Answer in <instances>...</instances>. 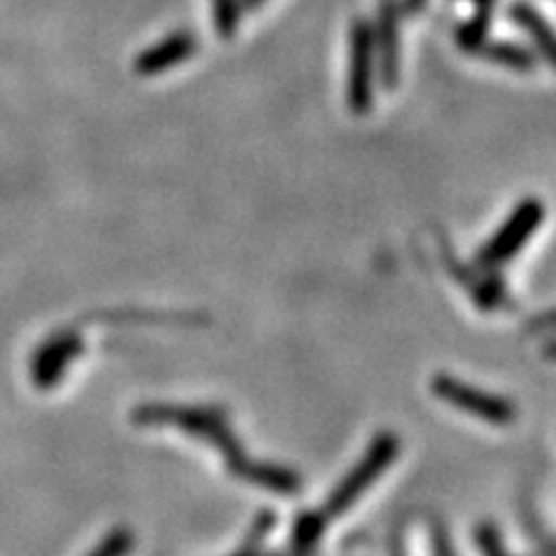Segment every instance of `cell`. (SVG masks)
<instances>
[{
  "mask_svg": "<svg viewBox=\"0 0 556 556\" xmlns=\"http://www.w3.org/2000/svg\"><path fill=\"white\" fill-rule=\"evenodd\" d=\"M131 544H135V536H131L129 528H116L90 556H127L131 552Z\"/></svg>",
  "mask_w": 556,
  "mask_h": 556,
  "instance_id": "8fae6325",
  "label": "cell"
},
{
  "mask_svg": "<svg viewBox=\"0 0 556 556\" xmlns=\"http://www.w3.org/2000/svg\"><path fill=\"white\" fill-rule=\"evenodd\" d=\"M397 456H400V438L397 435L384 430V433H379L377 438H374L371 446H368L366 454L361 456V462L351 471H348L343 479H340L336 490L330 492V497L325 500L323 510L319 513L328 518V523L330 520L343 516L351 505H356L358 497L364 495L368 486H371L381 475H384V469L389 467V464L397 462Z\"/></svg>",
  "mask_w": 556,
  "mask_h": 556,
  "instance_id": "7a4b0ae2",
  "label": "cell"
},
{
  "mask_svg": "<svg viewBox=\"0 0 556 556\" xmlns=\"http://www.w3.org/2000/svg\"><path fill=\"white\" fill-rule=\"evenodd\" d=\"M374 39L368 26L361 21L353 29V67H351V83H348V106L353 114H366L374 101Z\"/></svg>",
  "mask_w": 556,
  "mask_h": 556,
  "instance_id": "5b68a950",
  "label": "cell"
},
{
  "mask_svg": "<svg viewBox=\"0 0 556 556\" xmlns=\"http://www.w3.org/2000/svg\"><path fill=\"white\" fill-rule=\"evenodd\" d=\"M238 0H214V13H217V26L222 34H232L238 24Z\"/></svg>",
  "mask_w": 556,
  "mask_h": 556,
  "instance_id": "7c38bea8",
  "label": "cell"
},
{
  "mask_svg": "<svg viewBox=\"0 0 556 556\" xmlns=\"http://www.w3.org/2000/svg\"><path fill=\"white\" fill-rule=\"evenodd\" d=\"M546 358H556V343L546 345Z\"/></svg>",
  "mask_w": 556,
  "mask_h": 556,
  "instance_id": "2e32d148",
  "label": "cell"
},
{
  "mask_svg": "<svg viewBox=\"0 0 556 556\" xmlns=\"http://www.w3.org/2000/svg\"><path fill=\"white\" fill-rule=\"evenodd\" d=\"M510 16L523 29L528 37L536 41L541 54L548 60V65L556 67V31L546 24V18L539 11H533L528 3H516L510 9Z\"/></svg>",
  "mask_w": 556,
  "mask_h": 556,
  "instance_id": "52a82bcc",
  "label": "cell"
},
{
  "mask_svg": "<svg viewBox=\"0 0 556 556\" xmlns=\"http://www.w3.org/2000/svg\"><path fill=\"white\" fill-rule=\"evenodd\" d=\"M528 330H533V332L556 330V309H554V312H546V315H541V317H536V319H531V325H528Z\"/></svg>",
  "mask_w": 556,
  "mask_h": 556,
  "instance_id": "5bb4252c",
  "label": "cell"
},
{
  "mask_svg": "<svg viewBox=\"0 0 556 556\" xmlns=\"http://www.w3.org/2000/svg\"><path fill=\"white\" fill-rule=\"evenodd\" d=\"M430 389L438 400H443L451 407L464 409L471 417L490 422V426H510L516 420V407L510 405L505 397L497 394H486L484 389H477L467 384V381L448 377V374H438L430 381Z\"/></svg>",
  "mask_w": 556,
  "mask_h": 556,
  "instance_id": "277c9868",
  "label": "cell"
},
{
  "mask_svg": "<svg viewBox=\"0 0 556 556\" xmlns=\"http://www.w3.org/2000/svg\"><path fill=\"white\" fill-rule=\"evenodd\" d=\"M477 3H479V5H482V9H490V5H492V3H495V0H477Z\"/></svg>",
  "mask_w": 556,
  "mask_h": 556,
  "instance_id": "e0dca14e",
  "label": "cell"
},
{
  "mask_svg": "<svg viewBox=\"0 0 556 556\" xmlns=\"http://www.w3.org/2000/svg\"><path fill=\"white\" fill-rule=\"evenodd\" d=\"M430 536H433V552H435V556H456L454 554V546H451V541H448L446 528H443L441 523H435L433 531H430Z\"/></svg>",
  "mask_w": 556,
  "mask_h": 556,
  "instance_id": "4fadbf2b",
  "label": "cell"
},
{
  "mask_svg": "<svg viewBox=\"0 0 556 556\" xmlns=\"http://www.w3.org/2000/svg\"><path fill=\"white\" fill-rule=\"evenodd\" d=\"M193 50H197V41H193L191 34H176V37L160 41L157 47H152L150 52H144L142 58L137 60V70L144 75L163 73V70L189 60Z\"/></svg>",
  "mask_w": 556,
  "mask_h": 556,
  "instance_id": "8992f818",
  "label": "cell"
},
{
  "mask_svg": "<svg viewBox=\"0 0 556 556\" xmlns=\"http://www.w3.org/2000/svg\"><path fill=\"white\" fill-rule=\"evenodd\" d=\"M486 58L492 62H497V65H505L510 70H520V73H526V70H533V62L531 52L523 50V47L518 45H510V41H497V45H490L484 50Z\"/></svg>",
  "mask_w": 556,
  "mask_h": 556,
  "instance_id": "30bf717a",
  "label": "cell"
},
{
  "mask_svg": "<svg viewBox=\"0 0 556 556\" xmlns=\"http://www.w3.org/2000/svg\"><path fill=\"white\" fill-rule=\"evenodd\" d=\"M409 5H413V9H420L422 0H409Z\"/></svg>",
  "mask_w": 556,
  "mask_h": 556,
  "instance_id": "ac0fdd59",
  "label": "cell"
},
{
  "mask_svg": "<svg viewBox=\"0 0 556 556\" xmlns=\"http://www.w3.org/2000/svg\"><path fill=\"white\" fill-rule=\"evenodd\" d=\"M137 426H173L189 433L199 441L208 443L219 451L225 464L235 477L263 490L278 492V495H294L302 486V477L294 469L281 464L255 462L245 454L242 443L229 426V415L219 407H197V405H170V402H148L139 405L131 415Z\"/></svg>",
  "mask_w": 556,
  "mask_h": 556,
  "instance_id": "6da1fadb",
  "label": "cell"
},
{
  "mask_svg": "<svg viewBox=\"0 0 556 556\" xmlns=\"http://www.w3.org/2000/svg\"><path fill=\"white\" fill-rule=\"evenodd\" d=\"M325 528H328V518L323 513H302L291 531V556H307L319 544Z\"/></svg>",
  "mask_w": 556,
  "mask_h": 556,
  "instance_id": "ba28073f",
  "label": "cell"
},
{
  "mask_svg": "<svg viewBox=\"0 0 556 556\" xmlns=\"http://www.w3.org/2000/svg\"><path fill=\"white\" fill-rule=\"evenodd\" d=\"M381 75H384V86L392 88L397 83V24L394 16H389V5L381 11Z\"/></svg>",
  "mask_w": 556,
  "mask_h": 556,
  "instance_id": "9c48e42d",
  "label": "cell"
},
{
  "mask_svg": "<svg viewBox=\"0 0 556 556\" xmlns=\"http://www.w3.org/2000/svg\"><path fill=\"white\" fill-rule=\"evenodd\" d=\"M263 0H238V9H255V5H261Z\"/></svg>",
  "mask_w": 556,
  "mask_h": 556,
  "instance_id": "9a60e30c",
  "label": "cell"
},
{
  "mask_svg": "<svg viewBox=\"0 0 556 556\" xmlns=\"http://www.w3.org/2000/svg\"><path fill=\"white\" fill-rule=\"evenodd\" d=\"M546 208L539 199H526L516 206V212L505 219V225L484 242V248L479 250L477 266L484 270H495L520 253V248L531 240V235L536 232L544 222Z\"/></svg>",
  "mask_w": 556,
  "mask_h": 556,
  "instance_id": "3957f363",
  "label": "cell"
}]
</instances>
